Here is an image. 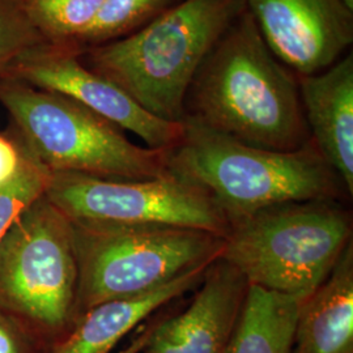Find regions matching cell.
Instances as JSON below:
<instances>
[{
	"label": "cell",
	"instance_id": "obj_1",
	"mask_svg": "<svg viewBox=\"0 0 353 353\" xmlns=\"http://www.w3.org/2000/svg\"><path fill=\"white\" fill-rule=\"evenodd\" d=\"M185 118L265 150L297 151L312 141L299 77L268 49L246 10L198 68Z\"/></svg>",
	"mask_w": 353,
	"mask_h": 353
},
{
	"label": "cell",
	"instance_id": "obj_2",
	"mask_svg": "<svg viewBox=\"0 0 353 353\" xmlns=\"http://www.w3.org/2000/svg\"><path fill=\"white\" fill-rule=\"evenodd\" d=\"M182 127L181 139L168 150V169L204 190L229 225L284 203L335 201L344 188L313 141L297 151H272L188 118Z\"/></svg>",
	"mask_w": 353,
	"mask_h": 353
},
{
	"label": "cell",
	"instance_id": "obj_3",
	"mask_svg": "<svg viewBox=\"0 0 353 353\" xmlns=\"http://www.w3.org/2000/svg\"><path fill=\"white\" fill-rule=\"evenodd\" d=\"M243 10L245 0H179L137 32L79 55L148 113L181 123L198 68Z\"/></svg>",
	"mask_w": 353,
	"mask_h": 353
},
{
	"label": "cell",
	"instance_id": "obj_4",
	"mask_svg": "<svg viewBox=\"0 0 353 353\" xmlns=\"http://www.w3.org/2000/svg\"><path fill=\"white\" fill-rule=\"evenodd\" d=\"M351 242V217L335 201L284 203L230 223L219 258L249 285L303 301Z\"/></svg>",
	"mask_w": 353,
	"mask_h": 353
},
{
	"label": "cell",
	"instance_id": "obj_5",
	"mask_svg": "<svg viewBox=\"0 0 353 353\" xmlns=\"http://www.w3.org/2000/svg\"><path fill=\"white\" fill-rule=\"evenodd\" d=\"M0 103L51 173L105 179H151L169 173L168 150L135 144L121 127L62 94L0 77Z\"/></svg>",
	"mask_w": 353,
	"mask_h": 353
},
{
	"label": "cell",
	"instance_id": "obj_6",
	"mask_svg": "<svg viewBox=\"0 0 353 353\" xmlns=\"http://www.w3.org/2000/svg\"><path fill=\"white\" fill-rule=\"evenodd\" d=\"M70 221L79 272L76 318L210 265L224 249L223 237L198 229Z\"/></svg>",
	"mask_w": 353,
	"mask_h": 353
},
{
	"label": "cell",
	"instance_id": "obj_7",
	"mask_svg": "<svg viewBox=\"0 0 353 353\" xmlns=\"http://www.w3.org/2000/svg\"><path fill=\"white\" fill-rule=\"evenodd\" d=\"M77 279L71 221L43 195L0 241V310L48 348L75 322Z\"/></svg>",
	"mask_w": 353,
	"mask_h": 353
},
{
	"label": "cell",
	"instance_id": "obj_8",
	"mask_svg": "<svg viewBox=\"0 0 353 353\" xmlns=\"http://www.w3.org/2000/svg\"><path fill=\"white\" fill-rule=\"evenodd\" d=\"M45 196L72 221L190 228L223 239L229 232L227 216L212 198L170 172L151 179L51 173Z\"/></svg>",
	"mask_w": 353,
	"mask_h": 353
},
{
	"label": "cell",
	"instance_id": "obj_9",
	"mask_svg": "<svg viewBox=\"0 0 353 353\" xmlns=\"http://www.w3.org/2000/svg\"><path fill=\"white\" fill-rule=\"evenodd\" d=\"M62 94L128 131L153 150H170L182 137V122L160 119L109 79L89 68L79 49L42 42L20 55L0 76Z\"/></svg>",
	"mask_w": 353,
	"mask_h": 353
},
{
	"label": "cell",
	"instance_id": "obj_10",
	"mask_svg": "<svg viewBox=\"0 0 353 353\" xmlns=\"http://www.w3.org/2000/svg\"><path fill=\"white\" fill-rule=\"evenodd\" d=\"M268 49L297 76L313 75L347 54L353 11L343 0H245Z\"/></svg>",
	"mask_w": 353,
	"mask_h": 353
},
{
	"label": "cell",
	"instance_id": "obj_11",
	"mask_svg": "<svg viewBox=\"0 0 353 353\" xmlns=\"http://www.w3.org/2000/svg\"><path fill=\"white\" fill-rule=\"evenodd\" d=\"M201 288L178 316L152 325L141 353H225L249 284L217 258L207 267Z\"/></svg>",
	"mask_w": 353,
	"mask_h": 353
},
{
	"label": "cell",
	"instance_id": "obj_12",
	"mask_svg": "<svg viewBox=\"0 0 353 353\" xmlns=\"http://www.w3.org/2000/svg\"><path fill=\"white\" fill-rule=\"evenodd\" d=\"M297 77L310 139L352 195L353 54L321 72Z\"/></svg>",
	"mask_w": 353,
	"mask_h": 353
},
{
	"label": "cell",
	"instance_id": "obj_13",
	"mask_svg": "<svg viewBox=\"0 0 353 353\" xmlns=\"http://www.w3.org/2000/svg\"><path fill=\"white\" fill-rule=\"evenodd\" d=\"M208 265L195 268L144 294L99 303L77 316L43 353H112L118 343L156 310L201 284Z\"/></svg>",
	"mask_w": 353,
	"mask_h": 353
},
{
	"label": "cell",
	"instance_id": "obj_14",
	"mask_svg": "<svg viewBox=\"0 0 353 353\" xmlns=\"http://www.w3.org/2000/svg\"><path fill=\"white\" fill-rule=\"evenodd\" d=\"M290 353H353V245L328 278L300 301Z\"/></svg>",
	"mask_w": 353,
	"mask_h": 353
},
{
	"label": "cell",
	"instance_id": "obj_15",
	"mask_svg": "<svg viewBox=\"0 0 353 353\" xmlns=\"http://www.w3.org/2000/svg\"><path fill=\"white\" fill-rule=\"evenodd\" d=\"M300 300L249 285L225 353H290Z\"/></svg>",
	"mask_w": 353,
	"mask_h": 353
},
{
	"label": "cell",
	"instance_id": "obj_16",
	"mask_svg": "<svg viewBox=\"0 0 353 353\" xmlns=\"http://www.w3.org/2000/svg\"><path fill=\"white\" fill-rule=\"evenodd\" d=\"M103 0H24L26 14L48 43L77 48Z\"/></svg>",
	"mask_w": 353,
	"mask_h": 353
},
{
	"label": "cell",
	"instance_id": "obj_17",
	"mask_svg": "<svg viewBox=\"0 0 353 353\" xmlns=\"http://www.w3.org/2000/svg\"><path fill=\"white\" fill-rule=\"evenodd\" d=\"M179 0H103L93 26L77 49L126 37L147 26Z\"/></svg>",
	"mask_w": 353,
	"mask_h": 353
},
{
	"label": "cell",
	"instance_id": "obj_18",
	"mask_svg": "<svg viewBox=\"0 0 353 353\" xmlns=\"http://www.w3.org/2000/svg\"><path fill=\"white\" fill-rule=\"evenodd\" d=\"M50 179V170L29 150L20 172L0 185V241L26 208L45 195Z\"/></svg>",
	"mask_w": 353,
	"mask_h": 353
},
{
	"label": "cell",
	"instance_id": "obj_19",
	"mask_svg": "<svg viewBox=\"0 0 353 353\" xmlns=\"http://www.w3.org/2000/svg\"><path fill=\"white\" fill-rule=\"evenodd\" d=\"M42 42L26 14L24 0H0V76L20 55Z\"/></svg>",
	"mask_w": 353,
	"mask_h": 353
},
{
	"label": "cell",
	"instance_id": "obj_20",
	"mask_svg": "<svg viewBox=\"0 0 353 353\" xmlns=\"http://www.w3.org/2000/svg\"><path fill=\"white\" fill-rule=\"evenodd\" d=\"M46 345L19 321L0 310V353H43Z\"/></svg>",
	"mask_w": 353,
	"mask_h": 353
},
{
	"label": "cell",
	"instance_id": "obj_21",
	"mask_svg": "<svg viewBox=\"0 0 353 353\" xmlns=\"http://www.w3.org/2000/svg\"><path fill=\"white\" fill-rule=\"evenodd\" d=\"M29 148L17 131L11 126L7 132H0V185L11 181L26 161Z\"/></svg>",
	"mask_w": 353,
	"mask_h": 353
},
{
	"label": "cell",
	"instance_id": "obj_22",
	"mask_svg": "<svg viewBox=\"0 0 353 353\" xmlns=\"http://www.w3.org/2000/svg\"><path fill=\"white\" fill-rule=\"evenodd\" d=\"M151 328L152 325L148 326V327L137 328L134 338L118 353H141L145 343L148 341Z\"/></svg>",
	"mask_w": 353,
	"mask_h": 353
},
{
	"label": "cell",
	"instance_id": "obj_23",
	"mask_svg": "<svg viewBox=\"0 0 353 353\" xmlns=\"http://www.w3.org/2000/svg\"><path fill=\"white\" fill-rule=\"evenodd\" d=\"M344 3H345V6L350 8V10H352L353 11V0H343Z\"/></svg>",
	"mask_w": 353,
	"mask_h": 353
}]
</instances>
